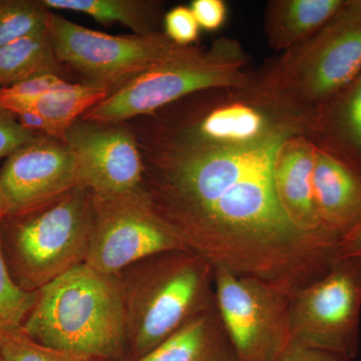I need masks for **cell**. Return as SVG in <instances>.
<instances>
[{
    "label": "cell",
    "mask_w": 361,
    "mask_h": 361,
    "mask_svg": "<svg viewBox=\"0 0 361 361\" xmlns=\"http://www.w3.org/2000/svg\"><path fill=\"white\" fill-rule=\"evenodd\" d=\"M298 133L212 145L155 120L135 135L142 188L188 248L214 267L277 287L289 297L324 276L339 245L299 231L275 187L278 151Z\"/></svg>",
    "instance_id": "6da1fadb"
},
{
    "label": "cell",
    "mask_w": 361,
    "mask_h": 361,
    "mask_svg": "<svg viewBox=\"0 0 361 361\" xmlns=\"http://www.w3.org/2000/svg\"><path fill=\"white\" fill-rule=\"evenodd\" d=\"M116 276L128 361L141 360L190 320L216 306L214 266L191 249L149 256Z\"/></svg>",
    "instance_id": "7a4b0ae2"
},
{
    "label": "cell",
    "mask_w": 361,
    "mask_h": 361,
    "mask_svg": "<svg viewBox=\"0 0 361 361\" xmlns=\"http://www.w3.org/2000/svg\"><path fill=\"white\" fill-rule=\"evenodd\" d=\"M23 330L47 348L106 361H128L118 276L85 264L37 291Z\"/></svg>",
    "instance_id": "3957f363"
},
{
    "label": "cell",
    "mask_w": 361,
    "mask_h": 361,
    "mask_svg": "<svg viewBox=\"0 0 361 361\" xmlns=\"http://www.w3.org/2000/svg\"><path fill=\"white\" fill-rule=\"evenodd\" d=\"M361 71V16L343 4L319 32L253 71L249 87L306 130Z\"/></svg>",
    "instance_id": "277c9868"
},
{
    "label": "cell",
    "mask_w": 361,
    "mask_h": 361,
    "mask_svg": "<svg viewBox=\"0 0 361 361\" xmlns=\"http://www.w3.org/2000/svg\"><path fill=\"white\" fill-rule=\"evenodd\" d=\"M92 193L82 185L44 205L6 215L0 240L9 272L21 288L39 291L85 264L92 223Z\"/></svg>",
    "instance_id": "5b68a950"
},
{
    "label": "cell",
    "mask_w": 361,
    "mask_h": 361,
    "mask_svg": "<svg viewBox=\"0 0 361 361\" xmlns=\"http://www.w3.org/2000/svg\"><path fill=\"white\" fill-rule=\"evenodd\" d=\"M248 65L242 45L229 37L215 40L208 49L190 47L111 92L80 118L121 123L135 116L153 115L202 90L247 87L253 73Z\"/></svg>",
    "instance_id": "8992f818"
},
{
    "label": "cell",
    "mask_w": 361,
    "mask_h": 361,
    "mask_svg": "<svg viewBox=\"0 0 361 361\" xmlns=\"http://www.w3.org/2000/svg\"><path fill=\"white\" fill-rule=\"evenodd\" d=\"M360 313L361 258L338 256L324 276L289 297V343L353 360Z\"/></svg>",
    "instance_id": "52a82bcc"
},
{
    "label": "cell",
    "mask_w": 361,
    "mask_h": 361,
    "mask_svg": "<svg viewBox=\"0 0 361 361\" xmlns=\"http://www.w3.org/2000/svg\"><path fill=\"white\" fill-rule=\"evenodd\" d=\"M189 249L152 206L142 188L116 196L92 194V223L85 264L118 275L161 252Z\"/></svg>",
    "instance_id": "ba28073f"
},
{
    "label": "cell",
    "mask_w": 361,
    "mask_h": 361,
    "mask_svg": "<svg viewBox=\"0 0 361 361\" xmlns=\"http://www.w3.org/2000/svg\"><path fill=\"white\" fill-rule=\"evenodd\" d=\"M47 26L59 63L82 73L89 78L90 84L110 90L113 85L122 87L190 47L175 44L165 32L126 37L106 35L52 13Z\"/></svg>",
    "instance_id": "9c48e42d"
},
{
    "label": "cell",
    "mask_w": 361,
    "mask_h": 361,
    "mask_svg": "<svg viewBox=\"0 0 361 361\" xmlns=\"http://www.w3.org/2000/svg\"><path fill=\"white\" fill-rule=\"evenodd\" d=\"M216 308L238 361H277L289 344V296L214 267Z\"/></svg>",
    "instance_id": "30bf717a"
},
{
    "label": "cell",
    "mask_w": 361,
    "mask_h": 361,
    "mask_svg": "<svg viewBox=\"0 0 361 361\" xmlns=\"http://www.w3.org/2000/svg\"><path fill=\"white\" fill-rule=\"evenodd\" d=\"M121 123L78 118L65 142L75 156L80 184L97 196H116L140 189L144 164L135 134Z\"/></svg>",
    "instance_id": "8fae6325"
},
{
    "label": "cell",
    "mask_w": 361,
    "mask_h": 361,
    "mask_svg": "<svg viewBox=\"0 0 361 361\" xmlns=\"http://www.w3.org/2000/svg\"><path fill=\"white\" fill-rule=\"evenodd\" d=\"M78 185L75 156L65 142L47 135H37L13 152L0 171L6 215L44 205Z\"/></svg>",
    "instance_id": "7c38bea8"
},
{
    "label": "cell",
    "mask_w": 361,
    "mask_h": 361,
    "mask_svg": "<svg viewBox=\"0 0 361 361\" xmlns=\"http://www.w3.org/2000/svg\"><path fill=\"white\" fill-rule=\"evenodd\" d=\"M315 151V145L304 135L283 142L275 160L278 198L287 217L299 231L341 245L339 240L323 229L316 212L312 184Z\"/></svg>",
    "instance_id": "4fadbf2b"
},
{
    "label": "cell",
    "mask_w": 361,
    "mask_h": 361,
    "mask_svg": "<svg viewBox=\"0 0 361 361\" xmlns=\"http://www.w3.org/2000/svg\"><path fill=\"white\" fill-rule=\"evenodd\" d=\"M312 184L322 228L341 243L361 224V173L316 147Z\"/></svg>",
    "instance_id": "5bb4252c"
},
{
    "label": "cell",
    "mask_w": 361,
    "mask_h": 361,
    "mask_svg": "<svg viewBox=\"0 0 361 361\" xmlns=\"http://www.w3.org/2000/svg\"><path fill=\"white\" fill-rule=\"evenodd\" d=\"M306 137L318 149L361 173V71L323 106Z\"/></svg>",
    "instance_id": "9a60e30c"
},
{
    "label": "cell",
    "mask_w": 361,
    "mask_h": 361,
    "mask_svg": "<svg viewBox=\"0 0 361 361\" xmlns=\"http://www.w3.org/2000/svg\"><path fill=\"white\" fill-rule=\"evenodd\" d=\"M137 361H238L217 308L204 311Z\"/></svg>",
    "instance_id": "2e32d148"
},
{
    "label": "cell",
    "mask_w": 361,
    "mask_h": 361,
    "mask_svg": "<svg viewBox=\"0 0 361 361\" xmlns=\"http://www.w3.org/2000/svg\"><path fill=\"white\" fill-rule=\"evenodd\" d=\"M343 0H272L266 6L264 32L271 49L286 51L326 25Z\"/></svg>",
    "instance_id": "e0dca14e"
},
{
    "label": "cell",
    "mask_w": 361,
    "mask_h": 361,
    "mask_svg": "<svg viewBox=\"0 0 361 361\" xmlns=\"http://www.w3.org/2000/svg\"><path fill=\"white\" fill-rule=\"evenodd\" d=\"M111 90L94 84L65 82L44 96L28 102H6L0 108L11 111L16 108H30L44 116L54 128L56 139L65 142L66 130L80 116L110 96Z\"/></svg>",
    "instance_id": "ac0fdd59"
},
{
    "label": "cell",
    "mask_w": 361,
    "mask_h": 361,
    "mask_svg": "<svg viewBox=\"0 0 361 361\" xmlns=\"http://www.w3.org/2000/svg\"><path fill=\"white\" fill-rule=\"evenodd\" d=\"M59 70L61 63L47 26L0 47V87L40 75H59Z\"/></svg>",
    "instance_id": "d6986e66"
},
{
    "label": "cell",
    "mask_w": 361,
    "mask_h": 361,
    "mask_svg": "<svg viewBox=\"0 0 361 361\" xmlns=\"http://www.w3.org/2000/svg\"><path fill=\"white\" fill-rule=\"evenodd\" d=\"M49 9L71 11L102 23H120L137 35L158 33L161 2L147 0H42Z\"/></svg>",
    "instance_id": "ffe728a7"
},
{
    "label": "cell",
    "mask_w": 361,
    "mask_h": 361,
    "mask_svg": "<svg viewBox=\"0 0 361 361\" xmlns=\"http://www.w3.org/2000/svg\"><path fill=\"white\" fill-rule=\"evenodd\" d=\"M49 13L42 0H0V47L47 27Z\"/></svg>",
    "instance_id": "44dd1931"
},
{
    "label": "cell",
    "mask_w": 361,
    "mask_h": 361,
    "mask_svg": "<svg viewBox=\"0 0 361 361\" xmlns=\"http://www.w3.org/2000/svg\"><path fill=\"white\" fill-rule=\"evenodd\" d=\"M37 300V291L25 290L14 281L0 240V339L23 329Z\"/></svg>",
    "instance_id": "7402d4cb"
},
{
    "label": "cell",
    "mask_w": 361,
    "mask_h": 361,
    "mask_svg": "<svg viewBox=\"0 0 361 361\" xmlns=\"http://www.w3.org/2000/svg\"><path fill=\"white\" fill-rule=\"evenodd\" d=\"M4 361H106L42 345L26 336L23 329L0 339Z\"/></svg>",
    "instance_id": "603a6c76"
},
{
    "label": "cell",
    "mask_w": 361,
    "mask_h": 361,
    "mask_svg": "<svg viewBox=\"0 0 361 361\" xmlns=\"http://www.w3.org/2000/svg\"><path fill=\"white\" fill-rule=\"evenodd\" d=\"M165 35L175 44L191 47L199 37L200 26L190 7L179 6L171 9L164 16Z\"/></svg>",
    "instance_id": "cb8c5ba5"
},
{
    "label": "cell",
    "mask_w": 361,
    "mask_h": 361,
    "mask_svg": "<svg viewBox=\"0 0 361 361\" xmlns=\"http://www.w3.org/2000/svg\"><path fill=\"white\" fill-rule=\"evenodd\" d=\"M65 82L66 80L59 75H45L23 80L11 87H0V104L32 101Z\"/></svg>",
    "instance_id": "d4e9b609"
},
{
    "label": "cell",
    "mask_w": 361,
    "mask_h": 361,
    "mask_svg": "<svg viewBox=\"0 0 361 361\" xmlns=\"http://www.w3.org/2000/svg\"><path fill=\"white\" fill-rule=\"evenodd\" d=\"M37 135L21 127L11 111L0 108V159L11 156Z\"/></svg>",
    "instance_id": "484cf974"
},
{
    "label": "cell",
    "mask_w": 361,
    "mask_h": 361,
    "mask_svg": "<svg viewBox=\"0 0 361 361\" xmlns=\"http://www.w3.org/2000/svg\"><path fill=\"white\" fill-rule=\"evenodd\" d=\"M200 28L214 32L224 25L227 6L223 0H194L190 6Z\"/></svg>",
    "instance_id": "4316f807"
},
{
    "label": "cell",
    "mask_w": 361,
    "mask_h": 361,
    "mask_svg": "<svg viewBox=\"0 0 361 361\" xmlns=\"http://www.w3.org/2000/svg\"><path fill=\"white\" fill-rule=\"evenodd\" d=\"M277 361H353L345 356L289 343Z\"/></svg>",
    "instance_id": "83f0119b"
},
{
    "label": "cell",
    "mask_w": 361,
    "mask_h": 361,
    "mask_svg": "<svg viewBox=\"0 0 361 361\" xmlns=\"http://www.w3.org/2000/svg\"><path fill=\"white\" fill-rule=\"evenodd\" d=\"M11 113L16 116L21 127L25 128V130L35 133V134L49 135V137L56 139V132H54L51 123L33 109L23 106V108L13 109Z\"/></svg>",
    "instance_id": "f1b7e54d"
},
{
    "label": "cell",
    "mask_w": 361,
    "mask_h": 361,
    "mask_svg": "<svg viewBox=\"0 0 361 361\" xmlns=\"http://www.w3.org/2000/svg\"><path fill=\"white\" fill-rule=\"evenodd\" d=\"M338 256H355L361 258V224L342 240Z\"/></svg>",
    "instance_id": "f546056e"
},
{
    "label": "cell",
    "mask_w": 361,
    "mask_h": 361,
    "mask_svg": "<svg viewBox=\"0 0 361 361\" xmlns=\"http://www.w3.org/2000/svg\"><path fill=\"white\" fill-rule=\"evenodd\" d=\"M6 216V209L4 206V200H2L1 196H0V221L4 219Z\"/></svg>",
    "instance_id": "4dcf8cb0"
},
{
    "label": "cell",
    "mask_w": 361,
    "mask_h": 361,
    "mask_svg": "<svg viewBox=\"0 0 361 361\" xmlns=\"http://www.w3.org/2000/svg\"><path fill=\"white\" fill-rule=\"evenodd\" d=\"M0 361H4V356H2L1 353H0Z\"/></svg>",
    "instance_id": "1f68e13d"
}]
</instances>
